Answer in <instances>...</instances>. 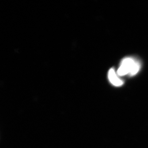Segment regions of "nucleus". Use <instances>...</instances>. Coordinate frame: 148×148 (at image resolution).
Returning <instances> with one entry per match:
<instances>
[{"instance_id": "1", "label": "nucleus", "mask_w": 148, "mask_h": 148, "mask_svg": "<svg viewBox=\"0 0 148 148\" xmlns=\"http://www.w3.org/2000/svg\"><path fill=\"white\" fill-rule=\"evenodd\" d=\"M140 68V64L139 62L132 58H126L122 60L117 70V74L120 76L127 74L134 76L138 73Z\"/></svg>"}, {"instance_id": "2", "label": "nucleus", "mask_w": 148, "mask_h": 148, "mask_svg": "<svg viewBox=\"0 0 148 148\" xmlns=\"http://www.w3.org/2000/svg\"><path fill=\"white\" fill-rule=\"evenodd\" d=\"M108 76L111 83L116 86H120L123 84V81L119 78L113 69L109 70Z\"/></svg>"}]
</instances>
